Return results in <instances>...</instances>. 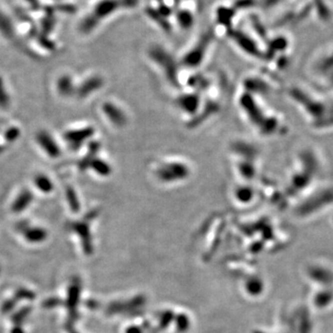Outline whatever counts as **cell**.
I'll return each mask as SVG.
<instances>
[{
  "label": "cell",
  "instance_id": "6da1fadb",
  "mask_svg": "<svg viewBox=\"0 0 333 333\" xmlns=\"http://www.w3.org/2000/svg\"><path fill=\"white\" fill-rule=\"evenodd\" d=\"M189 169L186 165L178 162H166L157 169V175L162 182L181 181L188 176Z\"/></svg>",
  "mask_w": 333,
  "mask_h": 333
},
{
  "label": "cell",
  "instance_id": "7a4b0ae2",
  "mask_svg": "<svg viewBox=\"0 0 333 333\" xmlns=\"http://www.w3.org/2000/svg\"><path fill=\"white\" fill-rule=\"evenodd\" d=\"M105 112L107 114L109 120L113 122L116 125H123L125 123V116L123 112L119 109L118 107H115L114 105H106L105 106Z\"/></svg>",
  "mask_w": 333,
  "mask_h": 333
},
{
  "label": "cell",
  "instance_id": "3957f363",
  "mask_svg": "<svg viewBox=\"0 0 333 333\" xmlns=\"http://www.w3.org/2000/svg\"><path fill=\"white\" fill-rule=\"evenodd\" d=\"M38 139H39L40 145L44 147L45 151L47 152L49 155H51L50 157H57V155H58L57 146L53 142V139H51L50 136L46 132H43V133L39 134Z\"/></svg>",
  "mask_w": 333,
  "mask_h": 333
},
{
  "label": "cell",
  "instance_id": "277c9868",
  "mask_svg": "<svg viewBox=\"0 0 333 333\" xmlns=\"http://www.w3.org/2000/svg\"><path fill=\"white\" fill-rule=\"evenodd\" d=\"M178 102L180 103L181 107L183 109L189 110L188 112H190V110H195L196 104H197V99H196L195 95H185L184 97H182V99L178 101Z\"/></svg>",
  "mask_w": 333,
  "mask_h": 333
},
{
  "label": "cell",
  "instance_id": "5b68a950",
  "mask_svg": "<svg viewBox=\"0 0 333 333\" xmlns=\"http://www.w3.org/2000/svg\"><path fill=\"white\" fill-rule=\"evenodd\" d=\"M92 133V131L90 129H86L84 131H78V132H73L72 133H69L68 134V138L70 140L69 142H72V143H81L83 138L87 137V136H90Z\"/></svg>",
  "mask_w": 333,
  "mask_h": 333
},
{
  "label": "cell",
  "instance_id": "8992f818",
  "mask_svg": "<svg viewBox=\"0 0 333 333\" xmlns=\"http://www.w3.org/2000/svg\"><path fill=\"white\" fill-rule=\"evenodd\" d=\"M101 80L98 79V78H93L91 79L90 81H88V82H86L84 84V87L82 89V93L84 94H90L91 92H93L94 90H95L94 88H97L99 87L101 85Z\"/></svg>",
  "mask_w": 333,
  "mask_h": 333
},
{
  "label": "cell",
  "instance_id": "52a82bcc",
  "mask_svg": "<svg viewBox=\"0 0 333 333\" xmlns=\"http://www.w3.org/2000/svg\"><path fill=\"white\" fill-rule=\"evenodd\" d=\"M36 186H38L39 188L42 189L43 191H50L51 188H52V185H51V182L46 177L40 176L36 178Z\"/></svg>",
  "mask_w": 333,
  "mask_h": 333
},
{
  "label": "cell",
  "instance_id": "ba28073f",
  "mask_svg": "<svg viewBox=\"0 0 333 333\" xmlns=\"http://www.w3.org/2000/svg\"><path fill=\"white\" fill-rule=\"evenodd\" d=\"M252 193L249 189L243 188L238 191L237 194V197L240 199V201H249V199L251 198Z\"/></svg>",
  "mask_w": 333,
  "mask_h": 333
},
{
  "label": "cell",
  "instance_id": "9c48e42d",
  "mask_svg": "<svg viewBox=\"0 0 333 333\" xmlns=\"http://www.w3.org/2000/svg\"><path fill=\"white\" fill-rule=\"evenodd\" d=\"M7 103H8V99H7V96H6V92L3 87L2 81L0 80V107H6Z\"/></svg>",
  "mask_w": 333,
  "mask_h": 333
}]
</instances>
